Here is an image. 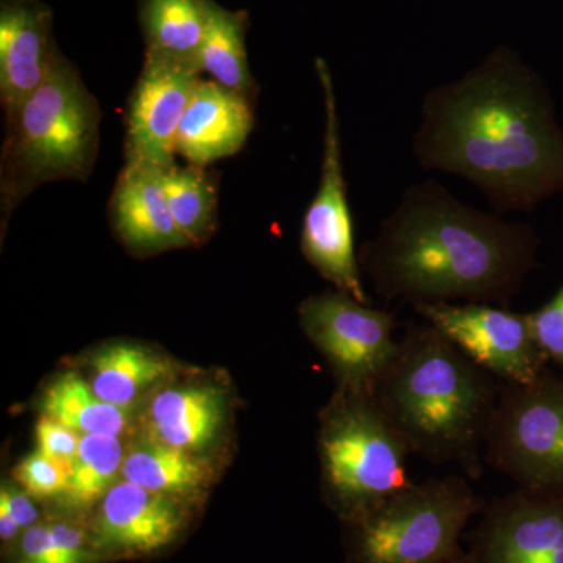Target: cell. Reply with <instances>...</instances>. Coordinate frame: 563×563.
Instances as JSON below:
<instances>
[{
    "label": "cell",
    "instance_id": "cell-7",
    "mask_svg": "<svg viewBox=\"0 0 563 563\" xmlns=\"http://www.w3.org/2000/svg\"><path fill=\"white\" fill-rule=\"evenodd\" d=\"M485 462L520 487H563V379L504 384L484 444Z\"/></svg>",
    "mask_w": 563,
    "mask_h": 563
},
{
    "label": "cell",
    "instance_id": "cell-24",
    "mask_svg": "<svg viewBox=\"0 0 563 563\" xmlns=\"http://www.w3.org/2000/svg\"><path fill=\"white\" fill-rule=\"evenodd\" d=\"M124 459L120 437L103 433L81 435L76 461L70 466L65 498L79 507L99 501L118 483Z\"/></svg>",
    "mask_w": 563,
    "mask_h": 563
},
{
    "label": "cell",
    "instance_id": "cell-8",
    "mask_svg": "<svg viewBox=\"0 0 563 563\" xmlns=\"http://www.w3.org/2000/svg\"><path fill=\"white\" fill-rule=\"evenodd\" d=\"M318 80L324 98V139L320 184L303 214L301 250L303 257L336 290L369 303L362 282V268L355 247L354 221L344 179L342 139L335 85L324 60H317Z\"/></svg>",
    "mask_w": 563,
    "mask_h": 563
},
{
    "label": "cell",
    "instance_id": "cell-30",
    "mask_svg": "<svg viewBox=\"0 0 563 563\" xmlns=\"http://www.w3.org/2000/svg\"><path fill=\"white\" fill-rule=\"evenodd\" d=\"M29 496V493L13 490L5 485L0 490V509L5 510L21 529H29L38 520V512Z\"/></svg>",
    "mask_w": 563,
    "mask_h": 563
},
{
    "label": "cell",
    "instance_id": "cell-17",
    "mask_svg": "<svg viewBox=\"0 0 563 563\" xmlns=\"http://www.w3.org/2000/svg\"><path fill=\"white\" fill-rule=\"evenodd\" d=\"M147 417L154 442L192 453L213 442L224 420V401L207 385L169 388L152 399Z\"/></svg>",
    "mask_w": 563,
    "mask_h": 563
},
{
    "label": "cell",
    "instance_id": "cell-16",
    "mask_svg": "<svg viewBox=\"0 0 563 563\" xmlns=\"http://www.w3.org/2000/svg\"><path fill=\"white\" fill-rule=\"evenodd\" d=\"M111 224L121 242L139 254L190 246L169 210L163 169L125 163L109 203Z\"/></svg>",
    "mask_w": 563,
    "mask_h": 563
},
{
    "label": "cell",
    "instance_id": "cell-27",
    "mask_svg": "<svg viewBox=\"0 0 563 563\" xmlns=\"http://www.w3.org/2000/svg\"><path fill=\"white\" fill-rule=\"evenodd\" d=\"M35 437L40 453L66 466L70 472V466L79 451L81 439L79 433L55 421L54 418L43 415L36 422Z\"/></svg>",
    "mask_w": 563,
    "mask_h": 563
},
{
    "label": "cell",
    "instance_id": "cell-19",
    "mask_svg": "<svg viewBox=\"0 0 563 563\" xmlns=\"http://www.w3.org/2000/svg\"><path fill=\"white\" fill-rule=\"evenodd\" d=\"M247 24L246 11L228 10L214 2L198 66L210 80L255 101L257 85L252 79L246 52Z\"/></svg>",
    "mask_w": 563,
    "mask_h": 563
},
{
    "label": "cell",
    "instance_id": "cell-22",
    "mask_svg": "<svg viewBox=\"0 0 563 563\" xmlns=\"http://www.w3.org/2000/svg\"><path fill=\"white\" fill-rule=\"evenodd\" d=\"M43 415L81 435H118L128 428V407L114 406L74 373L62 374L44 393Z\"/></svg>",
    "mask_w": 563,
    "mask_h": 563
},
{
    "label": "cell",
    "instance_id": "cell-9",
    "mask_svg": "<svg viewBox=\"0 0 563 563\" xmlns=\"http://www.w3.org/2000/svg\"><path fill=\"white\" fill-rule=\"evenodd\" d=\"M307 336L331 363L343 390L373 393L398 343L391 313L340 290L310 296L299 307Z\"/></svg>",
    "mask_w": 563,
    "mask_h": 563
},
{
    "label": "cell",
    "instance_id": "cell-26",
    "mask_svg": "<svg viewBox=\"0 0 563 563\" xmlns=\"http://www.w3.org/2000/svg\"><path fill=\"white\" fill-rule=\"evenodd\" d=\"M533 339L548 361L561 366L563 372V284L543 307L528 313Z\"/></svg>",
    "mask_w": 563,
    "mask_h": 563
},
{
    "label": "cell",
    "instance_id": "cell-20",
    "mask_svg": "<svg viewBox=\"0 0 563 563\" xmlns=\"http://www.w3.org/2000/svg\"><path fill=\"white\" fill-rule=\"evenodd\" d=\"M91 387L103 401L129 407L152 385L174 374V363L155 352L118 343L91 358Z\"/></svg>",
    "mask_w": 563,
    "mask_h": 563
},
{
    "label": "cell",
    "instance_id": "cell-6",
    "mask_svg": "<svg viewBox=\"0 0 563 563\" xmlns=\"http://www.w3.org/2000/svg\"><path fill=\"white\" fill-rule=\"evenodd\" d=\"M322 481L347 520L413 484L410 451L372 393L346 391L322 420Z\"/></svg>",
    "mask_w": 563,
    "mask_h": 563
},
{
    "label": "cell",
    "instance_id": "cell-28",
    "mask_svg": "<svg viewBox=\"0 0 563 563\" xmlns=\"http://www.w3.org/2000/svg\"><path fill=\"white\" fill-rule=\"evenodd\" d=\"M52 563H87V537L69 523L51 525Z\"/></svg>",
    "mask_w": 563,
    "mask_h": 563
},
{
    "label": "cell",
    "instance_id": "cell-12",
    "mask_svg": "<svg viewBox=\"0 0 563 563\" xmlns=\"http://www.w3.org/2000/svg\"><path fill=\"white\" fill-rule=\"evenodd\" d=\"M198 66L144 54L125 120V163L165 169L176 165V140L192 92Z\"/></svg>",
    "mask_w": 563,
    "mask_h": 563
},
{
    "label": "cell",
    "instance_id": "cell-3",
    "mask_svg": "<svg viewBox=\"0 0 563 563\" xmlns=\"http://www.w3.org/2000/svg\"><path fill=\"white\" fill-rule=\"evenodd\" d=\"M503 383L439 329L412 325L373 388V398L410 454L457 465L479 479L488 428Z\"/></svg>",
    "mask_w": 563,
    "mask_h": 563
},
{
    "label": "cell",
    "instance_id": "cell-4",
    "mask_svg": "<svg viewBox=\"0 0 563 563\" xmlns=\"http://www.w3.org/2000/svg\"><path fill=\"white\" fill-rule=\"evenodd\" d=\"M101 107L76 66L63 57L24 102L5 111L0 152L2 228L41 185L91 176L101 141Z\"/></svg>",
    "mask_w": 563,
    "mask_h": 563
},
{
    "label": "cell",
    "instance_id": "cell-1",
    "mask_svg": "<svg viewBox=\"0 0 563 563\" xmlns=\"http://www.w3.org/2000/svg\"><path fill=\"white\" fill-rule=\"evenodd\" d=\"M413 154L422 168L472 181L496 214L563 192V129L540 77L499 47L426 95Z\"/></svg>",
    "mask_w": 563,
    "mask_h": 563
},
{
    "label": "cell",
    "instance_id": "cell-31",
    "mask_svg": "<svg viewBox=\"0 0 563 563\" xmlns=\"http://www.w3.org/2000/svg\"><path fill=\"white\" fill-rule=\"evenodd\" d=\"M440 563H474L472 555L465 553H459L454 558L448 559V561Z\"/></svg>",
    "mask_w": 563,
    "mask_h": 563
},
{
    "label": "cell",
    "instance_id": "cell-11",
    "mask_svg": "<svg viewBox=\"0 0 563 563\" xmlns=\"http://www.w3.org/2000/svg\"><path fill=\"white\" fill-rule=\"evenodd\" d=\"M561 490L520 487L490 504L474 532V563H563Z\"/></svg>",
    "mask_w": 563,
    "mask_h": 563
},
{
    "label": "cell",
    "instance_id": "cell-14",
    "mask_svg": "<svg viewBox=\"0 0 563 563\" xmlns=\"http://www.w3.org/2000/svg\"><path fill=\"white\" fill-rule=\"evenodd\" d=\"M181 526L184 514L177 499L122 479L101 499L96 539L120 553L150 554L174 542Z\"/></svg>",
    "mask_w": 563,
    "mask_h": 563
},
{
    "label": "cell",
    "instance_id": "cell-15",
    "mask_svg": "<svg viewBox=\"0 0 563 563\" xmlns=\"http://www.w3.org/2000/svg\"><path fill=\"white\" fill-rule=\"evenodd\" d=\"M252 129L254 101L217 81L201 79L180 122L176 155L188 165L207 168L242 151Z\"/></svg>",
    "mask_w": 563,
    "mask_h": 563
},
{
    "label": "cell",
    "instance_id": "cell-2",
    "mask_svg": "<svg viewBox=\"0 0 563 563\" xmlns=\"http://www.w3.org/2000/svg\"><path fill=\"white\" fill-rule=\"evenodd\" d=\"M537 244L531 225L474 209L440 181L424 180L402 192L358 263L387 301L509 309L536 266Z\"/></svg>",
    "mask_w": 563,
    "mask_h": 563
},
{
    "label": "cell",
    "instance_id": "cell-23",
    "mask_svg": "<svg viewBox=\"0 0 563 563\" xmlns=\"http://www.w3.org/2000/svg\"><path fill=\"white\" fill-rule=\"evenodd\" d=\"M163 188L177 229L190 246L206 243L218 225V179L199 166L163 172Z\"/></svg>",
    "mask_w": 563,
    "mask_h": 563
},
{
    "label": "cell",
    "instance_id": "cell-10",
    "mask_svg": "<svg viewBox=\"0 0 563 563\" xmlns=\"http://www.w3.org/2000/svg\"><path fill=\"white\" fill-rule=\"evenodd\" d=\"M415 312L504 384H531L542 376L540 350L528 314L492 303H418Z\"/></svg>",
    "mask_w": 563,
    "mask_h": 563
},
{
    "label": "cell",
    "instance_id": "cell-21",
    "mask_svg": "<svg viewBox=\"0 0 563 563\" xmlns=\"http://www.w3.org/2000/svg\"><path fill=\"white\" fill-rule=\"evenodd\" d=\"M121 474L129 483L174 499L198 495L207 481L206 466L191 453L154 440L125 455Z\"/></svg>",
    "mask_w": 563,
    "mask_h": 563
},
{
    "label": "cell",
    "instance_id": "cell-25",
    "mask_svg": "<svg viewBox=\"0 0 563 563\" xmlns=\"http://www.w3.org/2000/svg\"><path fill=\"white\" fill-rule=\"evenodd\" d=\"M14 477L29 495L49 498V496L65 495L69 470L36 451L14 468Z\"/></svg>",
    "mask_w": 563,
    "mask_h": 563
},
{
    "label": "cell",
    "instance_id": "cell-29",
    "mask_svg": "<svg viewBox=\"0 0 563 563\" xmlns=\"http://www.w3.org/2000/svg\"><path fill=\"white\" fill-rule=\"evenodd\" d=\"M18 563H52L51 525H33L25 529Z\"/></svg>",
    "mask_w": 563,
    "mask_h": 563
},
{
    "label": "cell",
    "instance_id": "cell-5",
    "mask_svg": "<svg viewBox=\"0 0 563 563\" xmlns=\"http://www.w3.org/2000/svg\"><path fill=\"white\" fill-rule=\"evenodd\" d=\"M484 501L465 477L448 474L404 490L351 520L354 563H440L462 553L459 540Z\"/></svg>",
    "mask_w": 563,
    "mask_h": 563
},
{
    "label": "cell",
    "instance_id": "cell-18",
    "mask_svg": "<svg viewBox=\"0 0 563 563\" xmlns=\"http://www.w3.org/2000/svg\"><path fill=\"white\" fill-rule=\"evenodd\" d=\"M213 3L214 0H140L144 54L198 66Z\"/></svg>",
    "mask_w": 563,
    "mask_h": 563
},
{
    "label": "cell",
    "instance_id": "cell-13",
    "mask_svg": "<svg viewBox=\"0 0 563 563\" xmlns=\"http://www.w3.org/2000/svg\"><path fill=\"white\" fill-rule=\"evenodd\" d=\"M65 55L54 16L40 0H0V102L3 113L38 90Z\"/></svg>",
    "mask_w": 563,
    "mask_h": 563
}]
</instances>
